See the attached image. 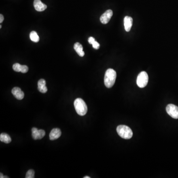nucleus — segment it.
I'll return each mask as SVG.
<instances>
[{
  "mask_svg": "<svg viewBox=\"0 0 178 178\" xmlns=\"http://www.w3.org/2000/svg\"><path fill=\"white\" fill-rule=\"evenodd\" d=\"M0 175H1V177H0V178H4V176H3V175H2V173H0Z\"/></svg>",
  "mask_w": 178,
  "mask_h": 178,
  "instance_id": "22",
  "label": "nucleus"
},
{
  "mask_svg": "<svg viewBox=\"0 0 178 178\" xmlns=\"http://www.w3.org/2000/svg\"><path fill=\"white\" fill-rule=\"evenodd\" d=\"M113 15V12L112 10H107L104 13L102 14L100 17V21L103 24H107L111 19Z\"/></svg>",
  "mask_w": 178,
  "mask_h": 178,
  "instance_id": "7",
  "label": "nucleus"
},
{
  "mask_svg": "<svg viewBox=\"0 0 178 178\" xmlns=\"http://www.w3.org/2000/svg\"><path fill=\"white\" fill-rule=\"evenodd\" d=\"M124 24L126 31L129 32L130 31L133 24V18L129 16L125 17L124 18Z\"/></svg>",
  "mask_w": 178,
  "mask_h": 178,
  "instance_id": "11",
  "label": "nucleus"
},
{
  "mask_svg": "<svg viewBox=\"0 0 178 178\" xmlns=\"http://www.w3.org/2000/svg\"><path fill=\"white\" fill-rule=\"evenodd\" d=\"M34 7L35 10L38 12H43L47 8V5L43 4L41 0H34Z\"/></svg>",
  "mask_w": 178,
  "mask_h": 178,
  "instance_id": "9",
  "label": "nucleus"
},
{
  "mask_svg": "<svg viewBox=\"0 0 178 178\" xmlns=\"http://www.w3.org/2000/svg\"><path fill=\"white\" fill-rule=\"evenodd\" d=\"M116 78V72L114 70L109 68L105 72L104 75V85L108 88L113 86Z\"/></svg>",
  "mask_w": 178,
  "mask_h": 178,
  "instance_id": "1",
  "label": "nucleus"
},
{
  "mask_svg": "<svg viewBox=\"0 0 178 178\" xmlns=\"http://www.w3.org/2000/svg\"><path fill=\"white\" fill-rule=\"evenodd\" d=\"M74 49L79 56L83 57L85 55V53L83 51V46L80 43H78V42L76 43L74 45Z\"/></svg>",
  "mask_w": 178,
  "mask_h": 178,
  "instance_id": "13",
  "label": "nucleus"
},
{
  "mask_svg": "<svg viewBox=\"0 0 178 178\" xmlns=\"http://www.w3.org/2000/svg\"><path fill=\"white\" fill-rule=\"evenodd\" d=\"M74 105L77 113L80 116H84L87 113V106L82 99H76L74 101Z\"/></svg>",
  "mask_w": 178,
  "mask_h": 178,
  "instance_id": "2",
  "label": "nucleus"
},
{
  "mask_svg": "<svg viewBox=\"0 0 178 178\" xmlns=\"http://www.w3.org/2000/svg\"><path fill=\"white\" fill-rule=\"evenodd\" d=\"M148 81V76L147 73L145 71H142L139 74L137 79V84L141 88L145 87Z\"/></svg>",
  "mask_w": 178,
  "mask_h": 178,
  "instance_id": "4",
  "label": "nucleus"
},
{
  "mask_svg": "<svg viewBox=\"0 0 178 178\" xmlns=\"http://www.w3.org/2000/svg\"><path fill=\"white\" fill-rule=\"evenodd\" d=\"M45 131L43 130H38L36 128L32 129V136L34 140H40L45 136Z\"/></svg>",
  "mask_w": 178,
  "mask_h": 178,
  "instance_id": "6",
  "label": "nucleus"
},
{
  "mask_svg": "<svg viewBox=\"0 0 178 178\" xmlns=\"http://www.w3.org/2000/svg\"><path fill=\"white\" fill-rule=\"evenodd\" d=\"M94 41H95V39L93 38V37H90V38H89L88 42L90 43V44H91L92 45Z\"/></svg>",
  "mask_w": 178,
  "mask_h": 178,
  "instance_id": "20",
  "label": "nucleus"
},
{
  "mask_svg": "<svg viewBox=\"0 0 178 178\" xmlns=\"http://www.w3.org/2000/svg\"><path fill=\"white\" fill-rule=\"evenodd\" d=\"M0 28H2V25H0Z\"/></svg>",
  "mask_w": 178,
  "mask_h": 178,
  "instance_id": "25",
  "label": "nucleus"
},
{
  "mask_svg": "<svg viewBox=\"0 0 178 178\" xmlns=\"http://www.w3.org/2000/svg\"><path fill=\"white\" fill-rule=\"evenodd\" d=\"M166 111L171 117L178 119V107L173 104H169L166 107Z\"/></svg>",
  "mask_w": 178,
  "mask_h": 178,
  "instance_id": "5",
  "label": "nucleus"
},
{
  "mask_svg": "<svg viewBox=\"0 0 178 178\" xmlns=\"http://www.w3.org/2000/svg\"><path fill=\"white\" fill-rule=\"evenodd\" d=\"M0 141L6 143H9L12 141L11 137L6 133H2L0 135Z\"/></svg>",
  "mask_w": 178,
  "mask_h": 178,
  "instance_id": "14",
  "label": "nucleus"
},
{
  "mask_svg": "<svg viewBox=\"0 0 178 178\" xmlns=\"http://www.w3.org/2000/svg\"><path fill=\"white\" fill-rule=\"evenodd\" d=\"M92 45L93 47L94 48V49L96 50L99 49V47H100V45H99V43L96 41H94V42Z\"/></svg>",
  "mask_w": 178,
  "mask_h": 178,
  "instance_id": "18",
  "label": "nucleus"
},
{
  "mask_svg": "<svg viewBox=\"0 0 178 178\" xmlns=\"http://www.w3.org/2000/svg\"><path fill=\"white\" fill-rule=\"evenodd\" d=\"M4 16H2V14H0V22L2 23V22L4 21Z\"/></svg>",
  "mask_w": 178,
  "mask_h": 178,
  "instance_id": "21",
  "label": "nucleus"
},
{
  "mask_svg": "<svg viewBox=\"0 0 178 178\" xmlns=\"http://www.w3.org/2000/svg\"><path fill=\"white\" fill-rule=\"evenodd\" d=\"M34 174H35L34 171L33 170H32V169H30V170H28L27 172L25 178H34Z\"/></svg>",
  "mask_w": 178,
  "mask_h": 178,
  "instance_id": "17",
  "label": "nucleus"
},
{
  "mask_svg": "<svg viewBox=\"0 0 178 178\" xmlns=\"http://www.w3.org/2000/svg\"><path fill=\"white\" fill-rule=\"evenodd\" d=\"M4 178H8V177H7V176H4Z\"/></svg>",
  "mask_w": 178,
  "mask_h": 178,
  "instance_id": "24",
  "label": "nucleus"
},
{
  "mask_svg": "<svg viewBox=\"0 0 178 178\" xmlns=\"http://www.w3.org/2000/svg\"><path fill=\"white\" fill-rule=\"evenodd\" d=\"M28 71V67L26 65H22V70L21 72L23 73H25L27 72Z\"/></svg>",
  "mask_w": 178,
  "mask_h": 178,
  "instance_id": "19",
  "label": "nucleus"
},
{
  "mask_svg": "<svg viewBox=\"0 0 178 178\" xmlns=\"http://www.w3.org/2000/svg\"><path fill=\"white\" fill-rule=\"evenodd\" d=\"M46 84V82L44 79H40L38 82V89L42 93H46L48 91Z\"/></svg>",
  "mask_w": 178,
  "mask_h": 178,
  "instance_id": "12",
  "label": "nucleus"
},
{
  "mask_svg": "<svg viewBox=\"0 0 178 178\" xmlns=\"http://www.w3.org/2000/svg\"><path fill=\"white\" fill-rule=\"evenodd\" d=\"M22 65L18 63L14 64L12 66L13 70L16 72H22Z\"/></svg>",
  "mask_w": 178,
  "mask_h": 178,
  "instance_id": "16",
  "label": "nucleus"
},
{
  "mask_svg": "<svg viewBox=\"0 0 178 178\" xmlns=\"http://www.w3.org/2000/svg\"><path fill=\"white\" fill-rule=\"evenodd\" d=\"M84 178H90V177L89 176H85V177H84Z\"/></svg>",
  "mask_w": 178,
  "mask_h": 178,
  "instance_id": "23",
  "label": "nucleus"
},
{
  "mask_svg": "<svg viewBox=\"0 0 178 178\" xmlns=\"http://www.w3.org/2000/svg\"><path fill=\"white\" fill-rule=\"evenodd\" d=\"M30 38L31 41L37 43L39 41V37L35 31H32L30 34Z\"/></svg>",
  "mask_w": 178,
  "mask_h": 178,
  "instance_id": "15",
  "label": "nucleus"
},
{
  "mask_svg": "<svg viewBox=\"0 0 178 178\" xmlns=\"http://www.w3.org/2000/svg\"><path fill=\"white\" fill-rule=\"evenodd\" d=\"M61 135V132L59 128H54L50 134V139L51 141L56 140Z\"/></svg>",
  "mask_w": 178,
  "mask_h": 178,
  "instance_id": "10",
  "label": "nucleus"
},
{
  "mask_svg": "<svg viewBox=\"0 0 178 178\" xmlns=\"http://www.w3.org/2000/svg\"><path fill=\"white\" fill-rule=\"evenodd\" d=\"M116 131L119 136L123 139L128 140L133 136V132L127 126L124 125H119L117 127Z\"/></svg>",
  "mask_w": 178,
  "mask_h": 178,
  "instance_id": "3",
  "label": "nucleus"
},
{
  "mask_svg": "<svg viewBox=\"0 0 178 178\" xmlns=\"http://www.w3.org/2000/svg\"><path fill=\"white\" fill-rule=\"evenodd\" d=\"M12 94L18 100H22L24 98V94L21 89L18 87H14L12 91Z\"/></svg>",
  "mask_w": 178,
  "mask_h": 178,
  "instance_id": "8",
  "label": "nucleus"
}]
</instances>
